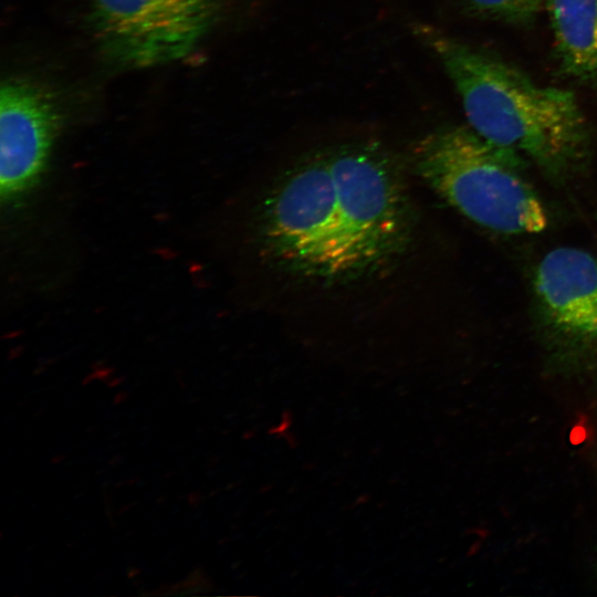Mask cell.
<instances>
[{
    "label": "cell",
    "mask_w": 597,
    "mask_h": 597,
    "mask_svg": "<svg viewBox=\"0 0 597 597\" xmlns=\"http://www.w3.org/2000/svg\"><path fill=\"white\" fill-rule=\"evenodd\" d=\"M400 181L391 155L378 144L318 151L270 199L266 247L310 276L344 279L374 270L407 243L411 219Z\"/></svg>",
    "instance_id": "6da1fadb"
},
{
    "label": "cell",
    "mask_w": 597,
    "mask_h": 597,
    "mask_svg": "<svg viewBox=\"0 0 597 597\" xmlns=\"http://www.w3.org/2000/svg\"><path fill=\"white\" fill-rule=\"evenodd\" d=\"M460 96L468 125L516 151L549 180L564 182L587 166L593 134L574 92L536 83L496 53L415 23Z\"/></svg>",
    "instance_id": "7a4b0ae2"
},
{
    "label": "cell",
    "mask_w": 597,
    "mask_h": 597,
    "mask_svg": "<svg viewBox=\"0 0 597 597\" xmlns=\"http://www.w3.org/2000/svg\"><path fill=\"white\" fill-rule=\"evenodd\" d=\"M525 160L469 125L438 128L415 150L418 174L442 199L472 222L505 234L538 233L548 226Z\"/></svg>",
    "instance_id": "3957f363"
},
{
    "label": "cell",
    "mask_w": 597,
    "mask_h": 597,
    "mask_svg": "<svg viewBox=\"0 0 597 597\" xmlns=\"http://www.w3.org/2000/svg\"><path fill=\"white\" fill-rule=\"evenodd\" d=\"M221 8V0H91V24L108 61L148 67L188 55Z\"/></svg>",
    "instance_id": "277c9868"
},
{
    "label": "cell",
    "mask_w": 597,
    "mask_h": 597,
    "mask_svg": "<svg viewBox=\"0 0 597 597\" xmlns=\"http://www.w3.org/2000/svg\"><path fill=\"white\" fill-rule=\"evenodd\" d=\"M60 125L53 94L27 77H10L0 90V191L13 200L38 181Z\"/></svg>",
    "instance_id": "5b68a950"
},
{
    "label": "cell",
    "mask_w": 597,
    "mask_h": 597,
    "mask_svg": "<svg viewBox=\"0 0 597 597\" xmlns=\"http://www.w3.org/2000/svg\"><path fill=\"white\" fill-rule=\"evenodd\" d=\"M533 291L548 334L575 349L597 347V259L585 250L559 247L538 262Z\"/></svg>",
    "instance_id": "8992f818"
},
{
    "label": "cell",
    "mask_w": 597,
    "mask_h": 597,
    "mask_svg": "<svg viewBox=\"0 0 597 597\" xmlns=\"http://www.w3.org/2000/svg\"><path fill=\"white\" fill-rule=\"evenodd\" d=\"M558 73L597 88V0H545Z\"/></svg>",
    "instance_id": "52a82bcc"
},
{
    "label": "cell",
    "mask_w": 597,
    "mask_h": 597,
    "mask_svg": "<svg viewBox=\"0 0 597 597\" xmlns=\"http://www.w3.org/2000/svg\"><path fill=\"white\" fill-rule=\"evenodd\" d=\"M545 0H460L470 17L528 28L544 11Z\"/></svg>",
    "instance_id": "ba28073f"
}]
</instances>
